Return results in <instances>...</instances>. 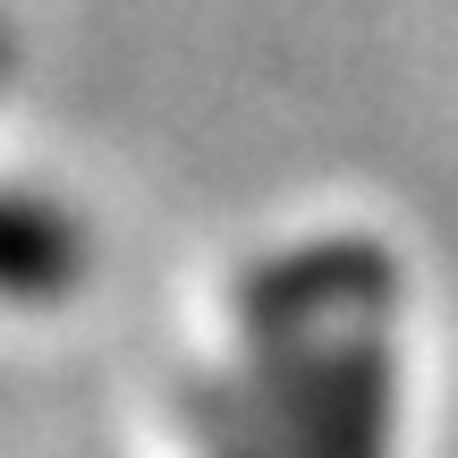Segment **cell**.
Listing matches in <instances>:
<instances>
[{
  "label": "cell",
  "instance_id": "obj_1",
  "mask_svg": "<svg viewBox=\"0 0 458 458\" xmlns=\"http://www.w3.org/2000/svg\"><path fill=\"white\" fill-rule=\"evenodd\" d=\"M77 263H85V246L60 213L0 196V297H60L77 280Z\"/></svg>",
  "mask_w": 458,
  "mask_h": 458
}]
</instances>
